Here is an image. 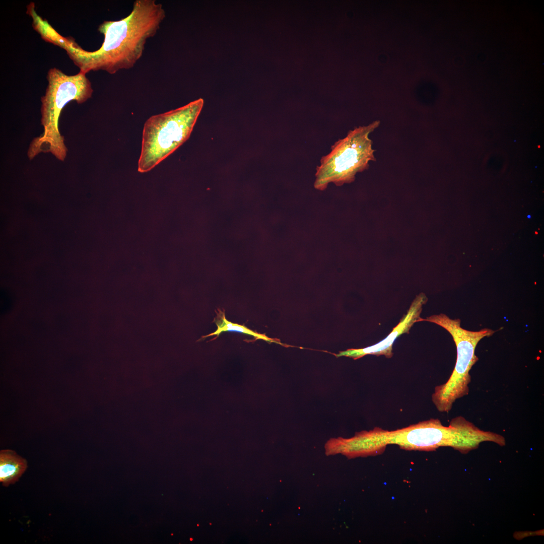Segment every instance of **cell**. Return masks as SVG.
Instances as JSON below:
<instances>
[{"mask_svg": "<svg viewBox=\"0 0 544 544\" xmlns=\"http://www.w3.org/2000/svg\"><path fill=\"white\" fill-rule=\"evenodd\" d=\"M203 105V100L199 98L147 120L143 131L139 172L153 169L189 138Z\"/></svg>", "mask_w": 544, "mask_h": 544, "instance_id": "277c9868", "label": "cell"}, {"mask_svg": "<svg viewBox=\"0 0 544 544\" xmlns=\"http://www.w3.org/2000/svg\"><path fill=\"white\" fill-rule=\"evenodd\" d=\"M482 440L480 429L462 416L452 419L448 426L437 419L419 422L406 427L388 431L375 427L356 433L349 438H341V453L349 458L375 455L386 446L395 444L408 450L433 451L448 446L462 453L478 447Z\"/></svg>", "mask_w": 544, "mask_h": 544, "instance_id": "7a4b0ae2", "label": "cell"}, {"mask_svg": "<svg viewBox=\"0 0 544 544\" xmlns=\"http://www.w3.org/2000/svg\"><path fill=\"white\" fill-rule=\"evenodd\" d=\"M86 74L80 71L76 75L69 76L56 67L48 71V84L41 99L43 131L30 144L27 152L30 160L41 153H50L58 160H64L67 149L59 130V116L69 102L75 100L81 104L91 97L93 90Z\"/></svg>", "mask_w": 544, "mask_h": 544, "instance_id": "3957f363", "label": "cell"}, {"mask_svg": "<svg viewBox=\"0 0 544 544\" xmlns=\"http://www.w3.org/2000/svg\"><path fill=\"white\" fill-rule=\"evenodd\" d=\"M380 123L375 120L355 127L331 146L330 153L321 158L320 165L316 168L315 189L324 190L329 183L336 186L351 183L357 173L368 168L370 161H376L369 136Z\"/></svg>", "mask_w": 544, "mask_h": 544, "instance_id": "5b68a950", "label": "cell"}, {"mask_svg": "<svg viewBox=\"0 0 544 544\" xmlns=\"http://www.w3.org/2000/svg\"><path fill=\"white\" fill-rule=\"evenodd\" d=\"M428 298L424 293L419 294L412 302L407 313L403 316L398 324L393 328L391 332L384 339L377 344L363 349H351L340 352L336 355L337 357L345 356L357 360L367 355L384 356L390 358L393 356L392 347L396 339L404 333H409L414 324L422 321L420 314L423 306L427 302Z\"/></svg>", "mask_w": 544, "mask_h": 544, "instance_id": "52a82bcc", "label": "cell"}, {"mask_svg": "<svg viewBox=\"0 0 544 544\" xmlns=\"http://www.w3.org/2000/svg\"><path fill=\"white\" fill-rule=\"evenodd\" d=\"M324 448H325V446H324ZM325 453H326V455H329L326 453V451H325Z\"/></svg>", "mask_w": 544, "mask_h": 544, "instance_id": "30bf717a", "label": "cell"}, {"mask_svg": "<svg viewBox=\"0 0 544 544\" xmlns=\"http://www.w3.org/2000/svg\"><path fill=\"white\" fill-rule=\"evenodd\" d=\"M423 321L435 323L447 330L452 335L457 350L455 365L449 378L437 386L432 395V401L437 410L448 413L456 400L468 394L471 378L469 371L478 360L475 349L478 343L495 331L488 328L470 331L460 326L459 319H452L444 314L433 315Z\"/></svg>", "mask_w": 544, "mask_h": 544, "instance_id": "8992f818", "label": "cell"}, {"mask_svg": "<svg viewBox=\"0 0 544 544\" xmlns=\"http://www.w3.org/2000/svg\"><path fill=\"white\" fill-rule=\"evenodd\" d=\"M165 16L162 5L155 0H136L127 16L105 21L99 26L104 41L96 50H85L73 38L58 32L50 42L64 49L80 72L102 70L114 74L134 66L143 55L147 40L156 34Z\"/></svg>", "mask_w": 544, "mask_h": 544, "instance_id": "6da1fadb", "label": "cell"}, {"mask_svg": "<svg viewBox=\"0 0 544 544\" xmlns=\"http://www.w3.org/2000/svg\"><path fill=\"white\" fill-rule=\"evenodd\" d=\"M219 313H218V315H217L218 319H216V321H215L217 329L215 332L207 335L203 336L202 337H207L212 335H216L217 337L223 332L237 331L253 336L256 339H260L266 342L276 343L282 345V344L278 342L277 339L269 338L265 334L254 331L244 325L233 323L228 321L226 319L224 311L222 312L221 310H219Z\"/></svg>", "mask_w": 544, "mask_h": 544, "instance_id": "9c48e42d", "label": "cell"}, {"mask_svg": "<svg viewBox=\"0 0 544 544\" xmlns=\"http://www.w3.org/2000/svg\"><path fill=\"white\" fill-rule=\"evenodd\" d=\"M27 467V461L11 450L0 453V481L4 486L17 482Z\"/></svg>", "mask_w": 544, "mask_h": 544, "instance_id": "ba28073f", "label": "cell"}]
</instances>
